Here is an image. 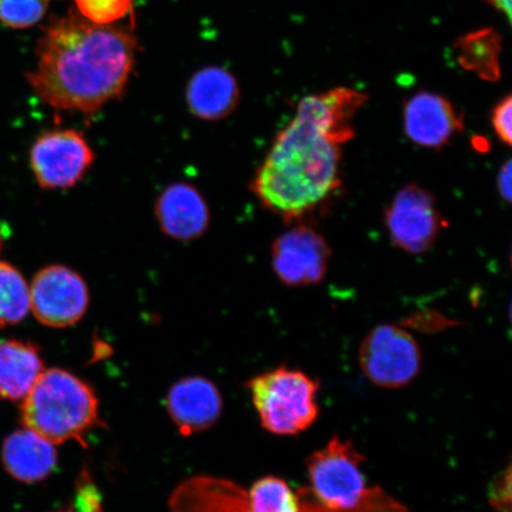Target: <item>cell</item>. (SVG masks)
Wrapping results in <instances>:
<instances>
[{"label":"cell","instance_id":"obj_1","mask_svg":"<svg viewBox=\"0 0 512 512\" xmlns=\"http://www.w3.org/2000/svg\"><path fill=\"white\" fill-rule=\"evenodd\" d=\"M367 95L347 87L306 96L275 138L251 185L267 210L286 223L303 219L341 188L342 147Z\"/></svg>","mask_w":512,"mask_h":512},{"label":"cell","instance_id":"obj_2","mask_svg":"<svg viewBox=\"0 0 512 512\" xmlns=\"http://www.w3.org/2000/svg\"><path fill=\"white\" fill-rule=\"evenodd\" d=\"M137 51L131 30L94 24L70 11L44 29L28 79L44 104L92 114L124 93Z\"/></svg>","mask_w":512,"mask_h":512},{"label":"cell","instance_id":"obj_3","mask_svg":"<svg viewBox=\"0 0 512 512\" xmlns=\"http://www.w3.org/2000/svg\"><path fill=\"white\" fill-rule=\"evenodd\" d=\"M22 424L51 444L80 441L99 424L94 390L67 370H44L22 403Z\"/></svg>","mask_w":512,"mask_h":512},{"label":"cell","instance_id":"obj_4","mask_svg":"<svg viewBox=\"0 0 512 512\" xmlns=\"http://www.w3.org/2000/svg\"><path fill=\"white\" fill-rule=\"evenodd\" d=\"M261 426L281 437H293L315 424L319 416V381L302 370L281 366L247 383Z\"/></svg>","mask_w":512,"mask_h":512},{"label":"cell","instance_id":"obj_5","mask_svg":"<svg viewBox=\"0 0 512 512\" xmlns=\"http://www.w3.org/2000/svg\"><path fill=\"white\" fill-rule=\"evenodd\" d=\"M363 454L351 440L332 437L323 448L306 459L309 491L324 508L334 511L355 510L369 495L362 472Z\"/></svg>","mask_w":512,"mask_h":512},{"label":"cell","instance_id":"obj_6","mask_svg":"<svg viewBox=\"0 0 512 512\" xmlns=\"http://www.w3.org/2000/svg\"><path fill=\"white\" fill-rule=\"evenodd\" d=\"M421 363V349L416 339L393 324L377 325L361 344L363 374L383 389L407 387L419 375Z\"/></svg>","mask_w":512,"mask_h":512},{"label":"cell","instance_id":"obj_7","mask_svg":"<svg viewBox=\"0 0 512 512\" xmlns=\"http://www.w3.org/2000/svg\"><path fill=\"white\" fill-rule=\"evenodd\" d=\"M384 223L394 246L412 255L430 251L444 227L433 195L416 184L396 192L384 213Z\"/></svg>","mask_w":512,"mask_h":512},{"label":"cell","instance_id":"obj_8","mask_svg":"<svg viewBox=\"0 0 512 512\" xmlns=\"http://www.w3.org/2000/svg\"><path fill=\"white\" fill-rule=\"evenodd\" d=\"M94 162V152L76 130H54L38 137L30 151V165L43 189L75 187Z\"/></svg>","mask_w":512,"mask_h":512},{"label":"cell","instance_id":"obj_9","mask_svg":"<svg viewBox=\"0 0 512 512\" xmlns=\"http://www.w3.org/2000/svg\"><path fill=\"white\" fill-rule=\"evenodd\" d=\"M89 306L86 281L72 268L54 265L36 274L30 286V310L49 328L79 323Z\"/></svg>","mask_w":512,"mask_h":512},{"label":"cell","instance_id":"obj_10","mask_svg":"<svg viewBox=\"0 0 512 512\" xmlns=\"http://www.w3.org/2000/svg\"><path fill=\"white\" fill-rule=\"evenodd\" d=\"M331 248L316 229L298 224L274 240L272 266L281 283L304 287L322 283L328 273Z\"/></svg>","mask_w":512,"mask_h":512},{"label":"cell","instance_id":"obj_11","mask_svg":"<svg viewBox=\"0 0 512 512\" xmlns=\"http://www.w3.org/2000/svg\"><path fill=\"white\" fill-rule=\"evenodd\" d=\"M403 128L412 143L438 150L464 130V118L444 96L419 92L403 107Z\"/></svg>","mask_w":512,"mask_h":512},{"label":"cell","instance_id":"obj_12","mask_svg":"<svg viewBox=\"0 0 512 512\" xmlns=\"http://www.w3.org/2000/svg\"><path fill=\"white\" fill-rule=\"evenodd\" d=\"M166 406L178 430L190 435L213 426L222 412V398L215 384L203 377H187L171 387Z\"/></svg>","mask_w":512,"mask_h":512},{"label":"cell","instance_id":"obj_13","mask_svg":"<svg viewBox=\"0 0 512 512\" xmlns=\"http://www.w3.org/2000/svg\"><path fill=\"white\" fill-rule=\"evenodd\" d=\"M155 213L160 229L172 239L191 241L209 227L210 213L201 192L187 183H175L157 198Z\"/></svg>","mask_w":512,"mask_h":512},{"label":"cell","instance_id":"obj_14","mask_svg":"<svg viewBox=\"0 0 512 512\" xmlns=\"http://www.w3.org/2000/svg\"><path fill=\"white\" fill-rule=\"evenodd\" d=\"M238 81L227 69L206 67L192 76L187 88V101L197 118L217 121L227 118L239 104Z\"/></svg>","mask_w":512,"mask_h":512},{"label":"cell","instance_id":"obj_15","mask_svg":"<svg viewBox=\"0 0 512 512\" xmlns=\"http://www.w3.org/2000/svg\"><path fill=\"white\" fill-rule=\"evenodd\" d=\"M3 463L6 471L19 482L37 483L55 471L57 451L50 441L24 428L5 440Z\"/></svg>","mask_w":512,"mask_h":512},{"label":"cell","instance_id":"obj_16","mask_svg":"<svg viewBox=\"0 0 512 512\" xmlns=\"http://www.w3.org/2000/svg\"><path fill=\"white\" fill-rule=\"evenodd\" d=\"M40 351L34 344L22 341L0 342V396L10 401H23L43 374Z\"/></svg>","mask_w":512,"mask_h":512},{"label":"cell","instance_id":"obj_17","mask_svg":"<svg viewBox=\"0 0 512 512\" xmlns=\"http://www.w3.org/2000/svg\"><path fill=\"white\" fill-rule=\"evenodd\" d=\"M246 512H303L302 497L286 480L262 477L248 491Z\"/></svg>","mask_w":512,"mask_h":512},{"label":"cell","instance_id":"obj_18","mask_svg":"<svg viewBox=\"0 0 512 512\" xmlns=\"http://www.w3.org/2000/svg\"><path fill=\"white\" fill-rule=\"evenodd\" d=\"M460 62L480 78L496 80L499 76V37L495 31L480 30L459 42Z\"/></svg>","mask_w":512,"mask_h":512},{"label":"cell","instance_id":"obj_19","mask_svg":"<svg viewBox=\"0 0 512 512\" xmlns=\"http://www.w3.org/2000/svg\"><path fill=\"white\" fill-rule=\"evenodd\" d=\"M30 310V287L21 272L0 261V328L16 325Z\"/></svg>","mask_w":512,"mask_h":512},{"label":"cell","instance_id":"obj_20","mask_svg":"<svg viewBox=\"0 0 512 512\" xmlns=\"http://www.w3.org/2000/svg\"><path fill=\"white\" fill-rule=\"evenodd\" d=\"M49 0H0V22L12 29H27L46 15Z\"/></svg>","mask_w":512,"mask_h":512},{"label":"cell","instance_id":"obj_21","mask_svg":"<svg viewBox=\"0 0 512 512\" xmlns=\"http://www.w3.org/2000/svg\"><path fill=\"white\" fill-rule=\"evenodd\" d=\"M79 15L100 25H112L126 17L133 8V0H74Z\"/></svg>","mask_w":512,"mask_h":512},{"label":"cell","instance_id":"obj_22","mask_svg":"<svg viewBox=\"0 0 512 512\" xmlns=\"http://www.w3.org/2000/svg\"><path fill=\"white\" fill-rule=\"evenodd\" d=\"M511 466L499 472L489 486L488 498L498 512H511Z\"/></svg>","mask_w":512,"mask_h":512},{"label":"cell","instance_id":"obj_23","mask_svg":"<svg viewBox=\"0 0 512 512\" xmlns=\"http://www.w3.org/2000/svg\"><path fill=\"white\" fill-rule=\"evenodd\" d=\"M492 126L499 140L510 146L512 142V100L511 96L503 99L492 112Z\"/></svg>","mask_w":512,"mask_h":512},{"label":"cell","instance_id":"obj_24","mask_svg":"<svg viewBox=\"0 0 512 512\" xmlns=\"http://www.w3.org/2000/svg\"><path fill=\"white\" fill-rule=\"evenodd\" d=\"M76 510L79 512H102L99 492L87 475H83L78 483Z\"/></svg>","mask_w":512,"mask_h":512},{"label":"cell","instance_id":"obj_25","mask_svg":"<svg viewBox=\"0 0 512 512\" xmlns=\"http://www.w3.org/2000/svg\"><path fill=\"white\" fill-rule=\"evenodd\" d=\"M511 174V160H507V162H505V164L502 165V168L501 170H499L497 176V190L499 192V195H501L505 202L511 201Z\"/></svg>","mask_w":512,"mask_h":512},{"label":"cell","instance_id":"obj_26","mask_svg":"<svg viewBox=\"0 0 512 512\" xmlns=\"http://www.w3.org/2000/svg\"><path fill=\"white\" fill-rule=\"evenodd\" d=\"M488 2L494 6L496 10L501 11L509 22L511 21V0H488Z\"/></svg>","mask_w":512,"mask_h":512},{"label":"cell","instance_id":"obj_27","mask_svg":"<svg viewBox=\"0 0 512 512\" xmlns=\"http://www.w3.org/2000/svg\"><path fill=\"white\" fill-rule=\"evenodd\" d=\"M3 246V235L2 232H0V249H2Z\"/></svg>","mask_w":512,"mask_h":512},{"label":"cell","instance_id":"obj_28","mask_svg":"<svg viewBox=\"0 0 512 512\" xmlns=\"http://www.w3.org/2000/svg\"><path fill=\"white\" fill-rule=\"evenodd\" d=\"M67 512H73V511H67Z\"/></svg>","mask_w":512,"mask_h":512}]
</instances>
